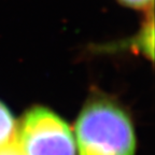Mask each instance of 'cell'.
<instances>
[{"instance_id": "277c9868", "label": "cell", "mask_w": 155, "mask_h": 155, "mask_svg": "<svg viewBox=\"0 0 155 155\" xmlns=\"http://www.w3.org/2000/svg\"><path fill=\"white\" fill-rule=\"evenodd\" d=\"M125 7L131 9H144L149 10L153 8V0H119Z\"/></svg>"}, {"instance_id": "3957f363", "label": "cell", "mask_w": 155, "mask_h": 155, "mask_svg": "<svg viewBox=\"0 0 155 155\" xmlns=\"http://www.w3.org/2000/svg\"><path fill=\"white\" fill-rule=\"evenodd\" d=\"M17 126L8 108L0 102V149L16 140Z\"/></svg>"}, {"instance_id": "6da1fadb", "label": "cell", "mask_w": 155, "mask_h": 155, "mask_svg": "<svg viewBox=\"0 0 155 155\" xmlns=\"http://www.w3.org/2000/svg\"><path fill=\"white\" fill-rule=\"evenodd\" d=\"M79 155H135L131 122L119 106L104 97L91 100L75 124Z\"/></svg>"}, {"instance_id": "5b68a950", "label": "cell", "mask_w": 155, "mask_h": 155, "mask_svg": "<svg viewBox=\"0 0 155 155\" xmlns=\"http://www.w3.org/2000/svg\"><path fill=\"white\" fill-rule=\"evenodd\" d=\"M0 155H24L16 141L0 149Z\"/></svg>"}, {"instance_id": "7a4b0ae2", "label": "cell", "mask_w": 155, "mask_h": 155, "mask_svg": "<svg viewBox=\"0 0 155 155\" xmlns=\"http://www.w3.org/2000/svg\"><path fill=\"white\" fill-rule=\"evenodd\" d=\"M15 141L24 155H77L69 126L42 107L34 108L24 116Z\"/></svg>"}]
</instances>
